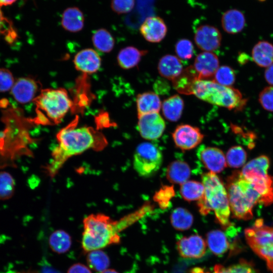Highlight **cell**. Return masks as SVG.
Wrapping results in <instances>:
<instances>
[{
    "label": "cell",
    "instance_id": "1",
    "mask_svg": "<svg viewBox=\"0 0 273 273\" xmlns=\"http://www.w3.org/2000/svg\"><path fill=\"white\" fill-rule=\"evenodd\" d=\"M76 117L57 134L58 144L52 151L47 172L54 177L70 158L93 149L103 150L107 145L105 136L92 127H77Z\"/></svg>",
    "mask_w": 273,
    "mask_h": 273
},
{
    "label": "cell",
    "instance_id": "2",
    "mask_svg": "<svg viewBox=\"0 0 273 273\" xmlns=\"http://www.w3.org/2000/svg\"><path fill=\"white\" fill-rule=\"evenodd\" d=\"M132 216L114 221L103 214H92L83 220L82 247L87 252L104 248L120 242L119 232L131 220Z\"/></svg>",
    "mask_w": 273,
    "mask_h": 273
},
{
    "label": "cell",
    "instance_id": "3",
    "mask_svg": "<svg viewBox=\"0 0 273 273\" xmlns=\"http://www.w3.org/2000/svg\"><path fill=\"white\" fill-rule=\"evenodd\" d=\"M204 187L203 197L198 201L200 213L207 215L214 213L217 221L227 229L232 225L230 221L231 210L225 187L216 173L208 172L202 175Z\"/></svg>",
    "mask_w": 273,
    "mask_h": 273
},
{
    "label": "cell",
    "instance_id": "4",
    "mask_svg": "<svg viewBox=\"0 0 273 273\" xmlns=\"http://www.w3.org/2000/svg\"><path fill=\"white\" fill-rule=\"evenodd\" d=\"M226 190L231 212L234 217L249 220L253 217V208L261 198L252 185L243 175L236 171L226 180Z\"/></svg>",
    "mask_w": 273,
    "mask_h": 273
},
{
    "label": "cell",
    "instance_id": "5",
    "mask_svg": "<svg viewBox=\"0 0 273 273\" xmlns=\"http://www.w3.org/2000/svg\"><path fill=\"white\" fill-rule=\"evenodd\" d=\"M33 101L36 120L46 124L60 123L73 105L67 92L62 88L42 89Z\"/></svg>",
    "mask_w": 273,
    "mask_h": 273
},
{
    "label": "cell",
    "instance_id": "6",
    "mask_svg": "<svg viewBox=\"0 0 273 273\" xmlns=\"http://www.w3.org/2000/svg\"><path fill=\"white\" fill-rule=\"evenodd\" d=\"M193 95L201 100L229 110H241L246 103L238 89L221 85L213 80H197Z\"/></svg>",
    "mask_w": 273,
    "mask_h": 273
},
{
    "label": "cell",
    "instance_id": "7",
    "mask_svg": "<svg viewBox=\"0 0 273 273\" xmlns=\"http://www.w3.org/2000/svg\"><path fill=\"white\" fill-rule=\"evenodd\" d=\"M269 166L268 158L262 155L248 162L241 171L259 194L261 203L265 205L273 202V177L268 174Z\"/></svg>",
    "mask_w": 273,
    "mask_h": 273
},
{
    "label": "cell",
    "instance_id": "8",
    "mask_svg": "<svg viewBox=\"0 0 273 273\" xmlns=\"http://www.w3.org/2000/svg\"><path fill=\"white\" fill-rule=\"evenodd\" d=\"M246 241L252 250L265 261L268 268L273 272V227L263 224L257 219L254 225L245 230Z\"/></svg>",
    "mask_w": 273,
    "mask_h": 273
},
{
    "label": "cell",
    "instance_id": "9",
    "mask_svg": "<svg viewBox=\"0 0 273 273\" xmlns=\"http://www.w3.org/2000/svg\"><path fill=\"white\" fill-rule=\"evenodd\" d=\"M162 161V154L159 148L154 144L144 142L135 149L133 167L140 176L149 177L158 171Z\"/></svg>",
    "mask_w": 273,
    "mask_h": 273
},
{
    "label": "cell",
    "instance_id": "10",
    "mask_svg": "<svg viewBox=\"0 0 273 273\" xmlns=\"http://www.w3.org/2000/svg\"><path fill=\"white\" fill-rule=\"evenodd\" d=\"M176 146L182 150H189L197 147L203 141L204 134L200 129L189 124L176 126L172 133Z\"/></svg>",
    "mask_w": 273,
    "mask_h": 273
},
{
    "label": "cell",
    "instance_id": "11",
    "mask_svg": "<svg viewBox=\"0 0 273 273\" xmlns=\"http://www.w3.org/2000/svg\"><path fill=\"white\" fill-rule=\"evenodd\" d=\"M165 128V123L159 113H151L138 116V129L145 139L154 140L159 138Z\"/></svg>",
    "mask_w": 273,
    "mask_h": 273
},
{
    "label": "cell",
    "instance_id": "12",
    "mask_svg": "<svg viewBox=\"0 0 273 273\" xmlns=\"http://www.w3.org/2000/svg\"><path fill=\"white\" fill-rule=\"evenodd\" d=\"M221 39L218 29L210 25H201L195 32V42L197 47L204 52H212L217 49L221 44Z\"/></svg>",
    "mask_w": 273,
    "mask_h": 273
},
{
    "label": "cell",
    "instance_id": "13",
    "mask_svg": "<svg viewBox=\"0 0 273 273\" xmlns=\"http://www.w3.org/2000/svg\"><path fill=\"white\" fill-rule=\"evenodd\" d=\"M197 155L204 167L211 172H220L226 166L225 156L217 148L202 145L198 148Z\"/></svg>",
    "mask_w": 273,
    "mask_h": 273
},
{
    "label": "cell",
    "instance_id": "14",
    "mask_svg": "<svg viewBox=\"0 0 273 273\" xmlns=\"http://www.w3.org/2000/svg\"><path fill=\"white\" fill-rule=\"evenodd\" d=\"M143 37L150 42H159L166 36L167 28L162 18L159 16H150L146 18L140 27Z\"/></svg>",
    "mask_w": 273,
    "mask_h": 273
},
{
    "label": "cell",
    "instance_id": "15",
    "mask_svg": "<svg viewBox=\"0 0 273 273\" xmlns=\"http://www.w3.org/2000/svg\"><path fill=\"white\" fill-rule=\"evenodd\" d=\"M177 249L184 258H199L205 253L206 244L202 237L193 235L180 238L177 242Z\"/></svg>",
    "mask_w": 273,
    "mask_h": 273
},
{
    "label": "cell",
    "instance_id": "16",
    "mask_svg": "<svg viewBox=\"0 0 273 273\" xmlns=\"http://www.w3.org/2000/svg\"><path fill=\"white\" fill-rule=\"evenodd\" d=\"M192 66L199 80H206L214 76L219 68V60L212 52H203L197 56Z\"/></svg>",
    "mask_w": 273,
    "mask_h": 273
},
{
    "label": "cell",
    "instance_id": "17",
    "mask_svg": "<svg viewBox=\"0 0 273 273\" xmlns=\"http://www.w3.org/2000/svg\"><path fill=\"white\" fill-rule=\"evenodd\" d=\"M75 68L84 74L97 72L101 64L98 53L92 49H83L76 54L73 61Z\"/></svg>",
    "mask_w": 273,
    "mask_h": 273
},
{
    "label": "cell",
    "instance_id": "18",
    "mask_svg": "<svg viewBox=\"0 0 273 273\" xmlns=\"http://www.w3.org/2000/svg\"><path fill=\"white\" fill-rule=\"evenodd\" d=\"M38 88L35 80L29 77H22L15 82L11 90L14 98L18 102L25 104L34 100Z\"/></svg>",
    "mask_w": 273,
    "mask_h": 273
},
{
    "label": "cell",
    "instance_id": "19",
    "mask_svg": "<svg viewBox=\"0 0 273 273\" xmlns=\"http://www.w3.org/2000/svg\"><path fill=\"white\" fill-rule=\"evenodd\" d=\"M223 29L228 33L235 34L244 28L246 19L244 14L238 9H230L225 11L221 19Z\"/></svg>",
    "mask_w": 273,
    "mask_h": 273
},
{
    "label": "cell",
    "instance_id": "20",
    "mask_svg": "<svg viewBox=\"0 0 273 273\" xmlns=\"http://www.w3.org/2000/svg\"><path fill=\"white\" fill-rule=\"evenodd\" d=\"M198 80V75L191 66L183 70L172 81L174 88L179 93L190 95L193 94L194 85Z\"/></svg>",
    "mask_w": 273,
    "mask_h": 273
},
{
    "label": "cell",
    "instance_id": "21",
    "mask_svg": "<svg viewBox=\"0 0 273 273\" xmlns=\"http://www.w3.org/2000/svg\"><path fill=\"white\" fill-rule=\"evenodd\" d=\"M136 105L139 116L148 113H159L162 104L157 94L147 92L137 96Z\"/></svg>",
    "mask_w": 273,
    "mask_h": 273
},
{
    "label": "cell",
    "instance_id": "22",
    "mask_svg": "<svg viewBox=\"0 0 273 273\" xmlns=\"http://www.w3.org/2000/svg\"><path fill=\"white\" fill-rule=\"evenodd\" d=\"M159 74L166 79L173 80L183 71V65L178 58L172 55H166L158 64Z\"/></svg>",
    "mask_w": 273,
    "mask_h": 273
},
{
    "label": "cell",
    "instance_id": "23",
    "mask_svg": "<svg viewBox=\"0 0 273 273\" xmlns=\"http://www.w3.org/2000/svg\"><path fill=\"white\" fill-rule=\"evenodd\" d=\"M84 16L77 7H69L63 13L61 24L66 30L72 32H78L84 26Z\"/></svg>",
    "mask_w": 273,
    "mask_h": 273
},
{
    "label": "cell",
    "instance_id": "24",
    "mask_svg": "<svg viewBox=\"0 0 273 273\" xmlns=\"http://www.w3.org/2000/svg\"><path fill=\"white\" fill-rule=\"evenodd\" d=\"M252 57L258 66L268 67L273 63V45L265 40L258 42L252 49Z\"/></svg>",
    "mask_w": 273,
    "mask_h": 273
},
{
    "label": "cell",
    "instance_id": "25",
    "mask_svg": "<svg viewBox=\"0 0 273 273\" xmlns=\"http://www.w3.org/2000/svg\"><path fill=\"white\" fill-rule=\"evenodd\" d=\"M191 169L189 165L185 162L175 160L168 166L166 176L172 184L181 185L190 177Z\"/></svg>",
    "mask_w": 273,
    "mask_h": 273
},
{
    "label": "cell",
    "instance_id": "26",
    "mask_svg": "<svg viewBox=\"0 0 273 273\" xmlns=\"http://www.w3.org/2000/svg\"><path fill=\"white\" fill-rule=\"evenodd\" d=\"M147 53L146 50H140L134 47H125L121 49L118 54V63L120 67L124 69L133 68Z\"/></svg>",
    "mask_w": 273,
    "mask_h": 273
},
{
    "label": "cell",
    "instance_id": "27",
    "mask_svg": "<svg viewBox=\"0 0 273 273\" xmlns=\"http://www.w3.org/2000/svg\"><path fill=\"white\" fill-rule=\"evenodd\" d=\"M184 107L183 99L175 95L165 100L161 105L165 118L170 121H176L180 118Z\"/></svg>",
    "mask_w": 273,
    "mask_h": 273
},
{
    "label": "cell",
    "instance_id": "28",
    "mask_svg": "<svg viewBox=\"0 0 273 273\" xmlns=\"http://www.w3.org/2000/svg\"><path fill=\"white\" fill-rule=\"evenodd\" d=\"M206 243L210 250L216 255L225 253L230 246L226 236L219 230L209 232L207 235Z\"/></svg>",
    "mask_w": 273,
    "mask_h": 273
},
{
    "label": "cell",
    "instance_id": "29",
    "mask_svg": "<svg viewBox=\"0 0 273 273\" xmlns=\"http://www.w3.org/2000/svg\"><path fill=\"white\" fill-rule=\"evenodd\" d=\"M180 194L187 201H199L203 196L204 187L201 182L187 180L180 185Z\"/></svg>",
    "mask_w": 273,
    "mask_h": 273
},
{
    "label": "cell",
    "instance_id": "30",
    "mask_svg": "<svg viewBox=\"0 0 273 273\" xmlns=\"http://www.w3.org/2000/svg\"><path fill=\"white\" fill-rule=\"evenodd\" d=\"M49 242L51 249L57 253L66 252L71 246V237L61 230H57L51 235Z\"/></svg>",
    "mask_w": 273,
    "mask_h": 273
},
{
    "label": "cell",
    "instance_id": "31",
    "mask_svg": "<svg viewBox=\"0 0 273 273\" xmlns=\"http://www.w3.org/2000/svg\"><path fill=\"white\" fill-rule=\"evenodd\" d=\"M170 221L175 229L185 231L191 227L193 222V216L186 208L179 207L172 211L170 216Z\"/></svg>",
    "mask_w": 273,
    "mask_h": 273
},
{
    "label": "cell",
    "instance_id": "32",
    "mask_svg": "<svg viewBox=\"0 0 273 273\" xmlns=\"http://www.w3.org/2000/svg\"><path fill=\"white\" fill-rule=\"evenodd\" d=\"M92 41L95 47L99 51L108 53L112 50L114 40L111 33L104 28L96 30L92 36Z\"/></svg>",
    "mask_w": 273,
    "mask_h": 273
},
{
    "label": "cell",
    "instance_id": "33",
    "mask_svg": "<svg viewBox=\"0 0 273 273\" xmlns=\"http://www.w3.org/2000/svg\"><path fill=\"white\" fill-rule=\"evenodd\" d=\"M87 262L93 270L102 272L106 270L110 265V259L107 254L100 249L88 252Z\"/></svg>",
    "mask_w": 273,
    "mask_h": 273
},
{
    "label": "cell",
    "instance_id": "34",
    "mask_svg": "<svg viewBox=\"0 0 273 273\" xmlns=\"http://www.w3.org/2000/svg\"><path fill=\"white\" fill-rule=\"evenodd\" d=\"M214 273H259L251 262L241 259L239 263L227 268L221 265H216Z\"/></svg>",
    "mask_w": 273,
    "mask_h": 273
},
{
    "label": "cell",
    "instance_id": "35",
    "mask_svg": "<svg viewBox=\"0 0 273 273\" xmlns=\"http://www.w3.org/2000/svg\"><path fill=\"white\" fill-rule=\"evenodd\" d=\"M226 165L232 168L242 166L247 159V154L241 146H236L231 148L225 156Z\"/></svg>",
    "mask_w": 273,
    "mask_h": 273
},
{
    "label": "cell",
    "instance_id": "36",
    "mask_svg": "<svg viewBox=\"0 0 273 273\" xmlns=\"http://www.w3.org/2000/svg\"><path fill=\"white\" fill-rule=\"evenodd\" d=\"M15 183L12 175L6 171H0V200L11 198L15 193Z\"/></svg>",
    "mask_w": 273,
    "mask_h": 273
},
{
    "label": "cell",
    "instance_id": "37",
    "mask_svg": "<svg viewBox=\"0 0 273 273\" xmlns=\"http://www.w3.org/2000/svg\"><path fill=\"white\" fill-rule=\"evenodd\" d=\"M213 78V81L221 85L231 86L235 83L236 74L233 68L224 65L219 67Z\"/></svg>",
    "mask_w": 273,
    "mask_h": 273
},
{
    "label": "cell",
    "instance_id": "38",
    "mask_svg": "<svg viewBox=\"0 0 273 273\" xmlns=\"http://www.w3.org/2000/svg\"><path fill=\"white\" fill-rule=\"evenodd\" d=\"M175 192L172 186L161 187L154 196V200L162 209L167 208L170 200L174 196Z\"/></svg>",
    "mask_w": 273,
    "mask_h": 273
},
{
    "label": "cell",
    "instance_id": "39",
    "mask_svg": "<svg viewBox=\"0 0 273 273\" xmlns=\"http://www.w3.org/2000/svg\"><path fill=\"white\" fill-rule=\"evenodd\" d=\"M175 50L177 57L183 60L191 59L194 54L193 44L186 38L180 39L176 42Z\"/></svg>",
    "mask_w": 273,
    "mask_h": 273
},
{
    "label": "cell",
    "instance_id": "40",
    "mask_svg": "<svg viewBox=\"0 0 273 273\" xmlns=\"http://www.w3.org/2000/svg\"><path fill=\"white\" fill-rule=\"evenodd\" d=\"M259 101L264 109L273 112V86L265 87L262 90L259 95Z\"/></svg>",
    "mask_w": 273,
    "mask_h": 273
},
{
    "label": "cell",
    "instance_id": "41",
    "mask_svg": "<svg viewBox=\"0 0 273 273\" xmlns=\"http://www.w3.org/2000/svg\"><path fill=\"white\" fill-rule=\"evenodd\" d=\"M135 0H112L111 8L118 14L130 12L134 8Z\"/></svg>",
    "mask_w": 273,
    "mask_h": 273
},
{
    "label": "cell",
    "instance_id": "42",
    "mask_svg": "<svg viewBox=\"0 0 273 273\" xmlns=\"http://www.w3.org/2000/svg\"><path fill=\"white\" fill-rule=\"evenodd\" d=\"M14 83V78L11 71L7 69L0 68V92L10 90Z\"/></svg>",
    "mask_w": 273,
    "mask_h": 273
},
{
    "label": "cell",
    "instance_id": "43",
    "mask_svg": "<svg viewBox=\"0 0 273 273\" xmlns=\"http://www.w3.org/2000/svg\"><path fill=\"white\" fill-rule=\"evenodd\" d=\"M67 273H92L89 268L86 265L78 263L71 266Z\"/></svg>",
    "mask_w": 273,
    "mask_h": 273
},
{
    "label": "cell",
    "instance_id": "44",
    "mask_svg": "<svg viewBox=\"0 0 273 273\" xmlns=\"http://www.w3.org/2000/svg\"><path fill=\"white\" fill-rule=\"evenodd\" d=\"M266 81L270 85H273V63L267 67L264 73Z\"/></svg>",
    "mask_w": 273,
    "mask_h": 273
},
{
    "label": "cell",
    "instance_id": "45",
    "mask_svg": "<svg viewBox=\"0 0 273 273\" xmlns=\"http://www.w3.org/2000/svg\"><path fill=\"white\" fill-rule=\"evenodd\" d=\"M8 23H9V22L4 17L0 7V35L4 32L5 26Z\"/></svg>",
    "mask_w": 273,
    "mask_h": 273
},
{
    "label": "cell",
    "instance_id": "46",
    "mask_svg": "<svg viewBox=\"0 0 273 273\" xmlns=\"http://www.w3.org/2000/svg\"><path fill=\"white\" fill-rule=\"evenodd\" d=\"M17 0H0V7L12 5Z\"/></svg>",
    "mask_w": 273,
    "mask_h": 273
},
{
    "label": "cell",
    "instance_id": "47",
    "mask_svg": "<svg viewBox=\"0 0 273 273\" xmlns=\"http://www.w3.org/2000/svg\"><path fill=\"white\" fill-rule=\"evenodd\" d=\"M101 273H119L117 271L113 269H107Z\"/></svg>",
    "mask_w": 273,
    "mask_h": 273
},
{
    "label": "cell",
    "instance_id": "48",
    "mask_svg": "<svg viewBox=\"0 0 273 273\" xmlns=\"http://www.w3.org/2000/svg\"><path fill=\"white\" fill-rule=\"evenodd\" d=\"M5 273H16V272H15L14 271H8L7 272H5Z\"/></svg>",
    "mask_w": 273,
    "mask_h": 273
},
{
    "label": "cell",
    "instance_id": "49",
    "mask_svg": "<svg viewBox=\"0 0 273 273\" xmlns=\"http://www.w3.org/2000/svg\"><path fill=\"white\" fill-rule=\"evenodd\" d=\"M259 2H263L264 1H265L266 0H257Z\"/></svg>",
    "mask_w": 273,
    "mask_h": 273
},
{
    "label": "cell",
    "instance_id": "50",
    "mask_svg": "<svg viewBox=\"0 0 273 273\" xmlns=\"http://www.w3.org/2000/svg\"><path fill=\"white\" fill-rule=\"evenodd\" d=\"M208 273H210V272H208ZM214 273V272H213Z\"/></svg>",
    "mask_w": 273,
    "mask_h": 273
}]
</instances>
